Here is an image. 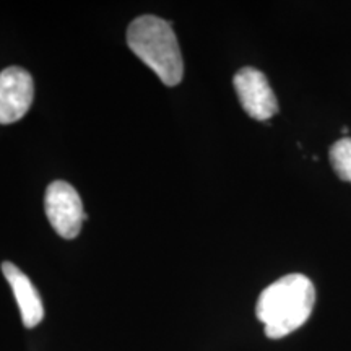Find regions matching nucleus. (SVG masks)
Instances as JSON below:
<instances>
[{
    "instance_id": "1",
    "label": "nucleus",
    "mask_w": 351,
    "mask_h": 351,
    "mask_svg": "<svg viewBox=\"0 0 351 351\" xmlns=\"http://www.w3.org/2000/svg\"><path fill=\"white\" fill-rule=\"evenodd\" d=\"M315 302V288L306 275L282 276L267 287L257 300L256 314L271 340L283 339L311 317Z\"/></svg>"
},
{
    "instance_id": "2",
    "label": "nucleus",
    "mask_w": 351,
    "mask_h": 351,
    "mask_svg": "<svg viewBox=\"0 0 351 351\" xmlns=\"http://www.w3.org/2000/svg\"><path fill=\"white\" fill-rule=\"evenodd\" d=\"M127 44L166 86L182 82L184 60L169 21L153 15L138 16L127 29Z\"/></svg>"
},
{
    "instance_id": "3",
    "label": "nucleus",
    "mask_w": 351,
    "mask_h": 351,
    "mask_svg": "<svg viewBox=\"0 0 351 351\" xmlns=\"http://www.w3.org/2000/svg\"><path fill=\"white\" fill-rule=\"evenodd\" d=\"M44 205L47 219L57 234L64 239L77 238L86 215L75 187L65 181H54L46 189Z\"/></svg>"
},
{
    "instance_id": "4",
    "label": "nucleus",
    "mask_w": 351,
    "mask_h": 351,
    "mask_svg": "<svg viewBox=\"0 0 351 351\" xmlns=\"http://www.w3.org/2000/svg\"><path fill=\"white\" fill-rule=\"evenodd\" d=\"M232 83L241 106L252 119L269 121L278 112V103L274 90L261 70L254 67L241 69Z\"/></svg>"
},
{
    "instance_id": "5",
    "label": "nucleus",
    "mask_w": 351,
    "mask_h": 351,
    "mask_svg": "<svg viewBox=\"0 0 351 351\" xmlns=\"http://www.w3.org/2000/svg\"><path fill=\"white\" fill-rule=\"evenodd\" d=\"M34 99L33 77L21 67L0 72V124H13L29 111Z\"/></svg>"
},
{
    "instance_id": "6",
    "label": "nucleus",
    "mask_w": 351,
    "mask_h": 351,
    "mask_svg": "<svg viewBox=\"0 0 351 351\" xmlns=\"http://www.w3.org/2000/svg\"><path fill=\"white\" fill-rule=\"evenodd\" d=\"M2 271L5 275L8 285L12 287L13 296H15L16 304H19L21 320H23V326L26 328H34L39 326L44 319V304L36 287L15 263L3 262Z\"/></svg>"
},
{
    "instance_id": "7",
    "label": "nucleus",
    "mask_w": 351,
    "mask_h": 351,
    "mask_svg": "<svg viewBox=\"0 0 351 351\" xmlns=\"http://www.w3.org/2000/svg\"><path fill=\"white\" fill-rule=\"evenodd\" d=\"M330 163L341 181L351 182V138L343 137L332 145Z\"/></svg>"
}]
</instances>
